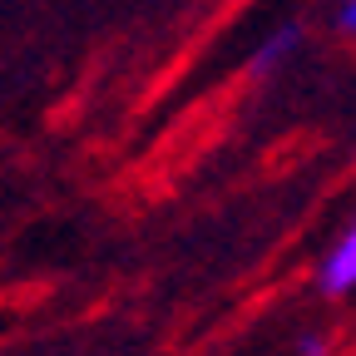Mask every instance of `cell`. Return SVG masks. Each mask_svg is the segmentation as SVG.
<instances>
[{
	"instance_id": "obj_1",
	"label": "cell",
	"mask_w": 356,
	"mask_h": 356,
	"mask_svg": "<svg viewBox=\"0 0 356 356\" xmlns=\"http://www.w3.org/2000/svg\"><path fill=\"white\" fill-rule=\"evenodd\" d=\"M356 287V222L341 233V243L327 252V262H322V292H332V297H341V292H351Z\"/></svg>"
},
{
	"instance_id": "obj_3",
	"label": "cell",
	"mask_w": 356,
	"mask_h": 356,
	"mask_svg": "<svg viewBox=\"0 0 356 356\" xmlns=\"http://www.w3.org/2000/svg\"><path fill=\"white\" fill-rule=\"evenodd\" d=\"M297 356H332V337H327V332H307V337H297Z\"/></svg>"
},
{
	"instance_id": "obj_2",
	"label": "cell",
	"mask_w": 356,
	"mask_h": 356,
	"mask_svg": "<svg viewBox=\"0 0 356 356\" xmlns=\"http://www.w3.org/2000/svg\"><path fill=\"white\" fill-rule=\"evenodd\" d=\"M297 25H282V30H273V35H267L262 44H257V50H252V74H273L292 50H297Z\"/></svg>"
},
{
	"instance_id": "obj_4",
	"label": "cell",
	"mask_w": 356,
	"mask_h": 356,
	"mask_svg": "<svg viewBox=\"0 0 356 356\" xmlns=\"http://www.w3.org/2000/svg\"><path fill=\"white\" fill-rule=\"evenodd\" d=\"M337 25L346 35H356V0H341V10H337Z\"/></svg>"
}]
</instances>
